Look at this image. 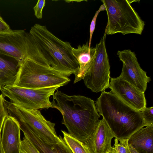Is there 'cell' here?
Returning a JSON list of instances; mask_svg holds the SVG:
<instances>
[{"mask_svg":"<svg viewBox=\"0 0 153 153\" xmlns=\"http://www.w3.org/2000/svg\"><path fill=\"white\" fill-rule=\"evenodd\" d=\"M26 58L50 67L69 77L79 68L71 44L49 31L45 25L36 24L27 35Z\"/></svg>","mask_w":153,"mask_h":153,"instance_id":"cell-1","label":"cell"},{"mask_svg":"<svg viewBox=\"0 0 153 153\" xmlns=\"http://www.w3.org/2000/svg\"><path fill=\"white\" fill-rule=\"evenodd\" d=\"M53 97V108L62 114V123L66 127L68 133L80 142L86 141L100 121L94 101L83 96H69L58 89Z\"/></svg>","mask_w":153,"mask_h":153,"instance_id":"cell-2","label":"cell"},{"mask_svg":"<svg viewBox=\"0 0 153 153\" xmlns=\"http://www.w3.org/2000/svg\"><path fill=\"white\" fill-rule=\"evenodd\" d=\"M95 104L99 115L119 140L128 139L137 130L147 126L140 111L125 103L111 91L102 92Z\"/></svg>","mask_w":153,"mask_h":153,"instance_id":"cell-3","label":"cell"},{"mask_svg":"<svg viewBox=\"0 0 153 153\" xmlns=\"http://www.w3.org/2000/svg\"><path fill=\"white\" fill-rule=\"evenodd\" d=\"M19 69L13 86L32 89L66 85L68 77L50 67L26 58L18 63Z\"/></svg>","mask_w":153,"mask_h":153,"instance_id":"cell-4","label":"cell"},{"mask_svg":"<svg viewBox=\"0 0 153 153\" xmlns=\"http://www.w3.org/2000/svg\"><path fill=\"white\" fill-rule=\"evenodd\" d=\"M108 18L107 35L120 33L141 35L145 23L131 5L130 0H102Z\"/></svg>","mask_w":153,"mask_h":153,"instance_id":"cell-5","label":"cell"},{"mask_svg":"<svg viewBox=\"0 0 153 153\" xmlns=\"http://www.w3.org/2000/svg\"><path fill=\"white\" fill-rule=\"evenodd\" d=\"M59 87V86L32 89L13 86H5L2 94L11 102L29 110L53 108L50 97Z\"/></svg>","mask_w":153,"mask_h":153,"instance_id":"cell-6","label":"cell"},{"mask_svg":"<svg viewBox=\"0 0 153 153\" xmlns=\"http://www.w3.org/2000/svg\"><path fill=\"white\" fill-rule=\"evenodd\" d=\"M8 114L19 123H23L46 142L55 144L60 140L55 129V124L46 120L38 109L29 110L5 101Z\"/></svg>","mask_w":153,"mask_h":153,"instance_id":"cell-7","label":"cell"},{"mask_svg":"<svg viewBox=\"0 0 153 153\" xmlns=\"http://www.w3.org/2000/svg\"><path fill=\"white\" fill-rule=\"evenodd\" d=\"M106 35L105 30L100 42L96 45L95 56L83 79L87 88L95 93L105 91L109 84L110 66L105 47Z\"/></svg>","mask_w":153,"mask_h":153,"instance_id":"cell-8","label":"cell"},{"mask_svg":"<svg viewBox=\"0 0 153 153\" xmlns=\"http://www.w3.org/2000/svg\"><path fill=\"white\" fill-rule=\"evenodd\" d=\"M117 54L123 63L122 71L119 76L144 93L147 83L151 79L140 67L134 52L130 49L118 51Z\"/></svg>","mask_w":153,"mask_h":153,"instance_id":"cell-9","label":"cell"},{"mask_svg":"<svg viewBox=\"0 0 153 153\" xmlns=\"http://www.w3.org/2000/svg\"><path fill=\"white\" fill-rule=\"evenodd\" d=\"M27 32L22 30L0 32V55L15 59L18 63L26 58Z\"/></svg>","mask_w":153,"mask_h":153,"instance_id":"cell-10","label":"cell"},{"mask_svg":"<svg viewBox=\"0 0 153 153\" xmlns=\"http://www.w3.org/2000/svg\"><path fill=\"white\" fill-rule=\"evenodd\" d=\"M108 88L123 102L136 110L141 111L146 107L144 93L119 76L111 78Z\"/></svg>","mask_w":153,"mask_h":153,"instance_id":"cell-11","label":"cell"},{"mask_svg":"<svg viewBox=\"0 0 153 153\" xmlns=\"http://www.w3.org/2000/svg\"><path fill=\"white\" fill-rule=\"evenodd\" d=\"M115 136L102 118L90 137L82 142L89 153H109L112 147L111 142Z\"/></svg>","mask_w":153,"mask_h":153,"instance_id":"cell-12","label":"cell"},{"mask_svg":"<svg viewBox=\"0 0 153 153\" xmlns=\"http://www.w3.org/2000/svg\"><path fill=\"white\" fill-rule=\"evenodd\" d=\"M20 130L18 122L8 114L4 122L1 136V144L4 153H21Z\"/></svg>","mask_w":153,"mask_h":153,"instance_id":"cell-13","label":"cell"},{"mask_svg":"<svg viewBox=\"0 0 153 153\" xmlns=\"http://www.w3.org/2000/svg\"><path fill=\"white\" fill-rule=\"evenodd\" d=\"M20 129L40 153H73L63 139L60 136L57 143L46 142L25 125L19 123Z\"/></svg>","mask_w":153,"mask_h":153,"instance_id":"cell-14","label":"cell"},{"mask_svg":"<svg viewBox=\"0 0 153 153\" xmlns=\"http://www.w3.org/2000/svg\"><path fill=\"white\" fill-rule=\"evenodd\" d=\"M96 51L95 47H89L88 42L82 46L79 45L76 48H72V54L79 64V68L74 74V83L83 79L91 65Z\"/></svg>","mask_w":153,"mask_h":153,"instance_id":"cell-15","label":"cell"},{"mask_svg":"<svg viewBox=\"0 0 153 153\" xmlns=\"http://www.w3.org/2000/svg\"><path fill=\"white\" fill-rule=\"evenodd\" d=\"M128 143L139 153H153V126L137 130L128 138Z\"/></svg>","mask_w":153,"mask_h":153,"instance_id":"cell-16","label":"cell"},{"mask_svg":"<svg viewBox=\"0 0 153 153\" xmlns=\"http://www.w3.org/2000/svg\"><path fill=\"white\" fill-rule=\"evenodd\" d=\"M19 69L18 63L4 59L0 56V90L5 86H13Z\"/></svg>","mask_w":153,"mask_h":153,"instance_id":"cell-17","label":"cell"},{"mask_svg":"<svg viewBox=\"0 0 153 153\" xmlns=\"http://www.w3.org/2000/svg\"><path fill=\"white\" fill-rule=\"evenodd\" d=\"M63 139L73 153H89L83 143L72 137L65 131L61 130Z\"/></svg>","mask_w":153,"mask_h":153,"instance_id":"cell-18","label":"cell"},{"mask_svg":"<svg viewBox=\"0 0 153 153\" xmlns=\"http://www.w3.org/2000/svg\"><path fill=\"white\" fill-rule=\"evenodd\" d=\"M20 149L21 153H40L25 136L20 142Z\"/></svg>","mask_w":153,"mask_h":153,"instance_id":"cell-19","label":"cell"},{"mask_svg":"<svg viewBox=\"0 0 153 153\" xmlns=\"http://www.w3.org/2000/svg\"><path fill=\"white\" fill-rule=\"evenodd\" d=\"M128 139L118 140L115 138L114 140V144L112 148L116 153H127L129 148L128 144Z\"/></svg>","mask_w":153,"mask_h":153,"instance_id":"cell-20","label":"cell"},{"mask_svg":"<svg viewBox=\"0 0 153 153\" xmlns=\"http://www.w3.org/2000/svg\"><path fill=\"white\" fill-rule=\"evenodd\" d=\"M8 115L5 100L2 94L0 95V135L4 120Z\"/></svg>","mask_w":153,"mask_h":153,"instance_id":"cell-21","label":"cell"},{"mask_svg":"<svg viewBox=\"0 0 153 153\" xmlns=\"http://www.w3.org/2000/svg\"><path fill=\"white\" fill-rule=\"evenodd\" d=\"M144 120L147 126H153V107H146L140 111Z\"/></svg>","mask_w":153,"mask_h":153,"instance_id":"cell-22","label":"cell"},{"mask_svg":"<svg viewBox=\"0 0 153 153\" xmlns=\"http://www.w3.org/2000/svg\"><path fill=\"white\" fill-rule=\"evenodd\" d=\"M105 10L106 9L104 4H102L100 6L98 10L96 12L95 14L91 21L90 25V37L89 42H88V45L89 48H90L91 47V45L92 36L95 29L96 20L97 17L100 12L102 11Z\"/></svg>","mask_w":153,"mask_h":153,"instance_id":"cell-23","label":"cell"},{"mask_svg":"<svg viewBox=\"0 0 153 153\" xmlns=\"http://www.w3.org/2000/svg\"><path fill=\"white\" fill-rule=\"evenodd\" d=\"M45 4V0H38L36 5L33 7L34 15L38 19H42V10Z\"/></svg>","mask_w":153,"mask_h":153,"instance_id":"cell-24","label":"cell"},{"mask_svg":"<svg viewBox=\"0 0 153 153\" xmlns=\"http://www.w3.org/2000/svg\"><path fill=\"white\" fill-rule=\"evenodd\" d=\"M10 29L9 26L4 20L0 15V32Z\"/></svg>","mask_w":153,"mask_h":153,"instance_id":"cell-25","label":"cell"},{"mask_svg":"<svg viewBox=\"0 0 153 153\" xmlns=\"http://www.w3.org/2000/svg\"><path fill=\"white\" fill-rule=\"evenodd\" d=\"M127 153H139L131 147H129V150Z\"/></svg>","mask_w":153,"mask_h":153,"instance_id":"cell-26","label":"cell"},{"mask_svg":"<svg viewBox=\"0 0 153 153\" xmlns=\"http://www.w3.org/2000/svg\"><path fill=\"white\" fill-rule=\"evenodd\" d=\"M0 153H4L1 144V135H0Z\"/></svg>","mask_w":153,"mask_h":153,"instance_id":"cell-27","label":"cell"},{"mask_svg":"<svg viewBox=\"0 0 153 153\" xmlns=\"http://www.w3.org/2000/svg\"><path fill=\"white\" fill-rule=\"evenodd\" d=\"M109 153H116L114 150L113 149L112 147L111 149V151Z\"/></svg>","mask_w":153,"mask_h":153,"instance_id":"cell-28","label":"cell"}]
</instances>
